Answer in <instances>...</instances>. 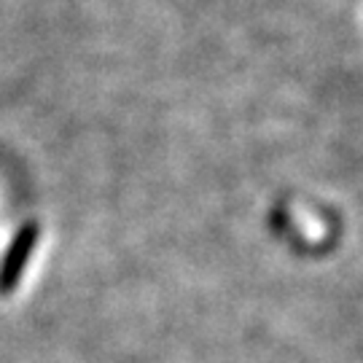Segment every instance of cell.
<instances>
[{"label": "cell", "instance_id": "obj_1", "mask_svg": "<svg viewBox=\"0 0 363 363\" xmlns=\"http://www.w3.org/2000/svg\"><path fill=\"white\" fill-rule=\"evenodd\" d=\"M40 240V226L38 220H25L16 234L11 237V245L6 247V256L0 261V296H11L13 291L19 288L25 269L30 259H33V250Z\"/></svg>", "mask_w": 363, "mask_h": 363}]
</instances>
